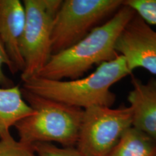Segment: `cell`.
Wrapping results in <instances>:
<instances>
[{
  "mask_svg": "<svg viewBox=\"0 0 156 156\" xmlns=\"http://www.w3.org/2000/svg\"><path fill=\"white\" fill-rule=\"evenodd\" d=\"M134 12L149 25L156 26V0H124Z\"/></svg>",
  "mask_w": 156,
  "mask_h": 156,
  "instance_id": "cell-12",
  "label": "cell"
},
{
  "mask_svg": "<svg viewBox=\"0 0 156 156\" xmlns=\"http://www.w3.org/2000/svg\"><path fill=\"white\" fill-rule=\"evenodd\" d=\"M32 146L37 156H83L75 147H59L52 143H36Z\"/></svg>",
  "mask_w": 156,
  "mask_h": 156,
  "instance_id": "cell-14",
  "label": "cell"
},
{
  "mask_svg": "<svg viewBox=\"0 0 156 156\" xmlns=\"http://www.w3.org/2000/svg\"><path fill=\"white\" fill-rule=\"evenodd\" d=\"M124 0H64L54 18L52 55L83 39L104 19L114 15Z\"/></svg>",
  "mask_w": 156,
  "mask_h": 156,
  "instance_id": "cell-4",
  "label": "cell"
},
{
  "mask_svg": "<svg viewBox=\"0 0 156 156\" xmlns=\"http://www.w3.org/2000/svg\"><path fill=\"white\" fill-rule=\"evenodd\" d=\"M135 12L124 5L106 23L67 49L51 55L36 77L54 80L83 77L93 66L112 61L119 55L116 44L124 27Z\"/></svg>",
  "mask_w": 156,
  "mask_h": 156,
  "instance_id": "cell-1",
  "label": "cell"
},
{
  "mask_svg": "<svg viewBox=\"0 0 156 156\" xmlns=\"http://www.w3.org/2000/svg\"><path fill=\"white\" fill-rule=\"evenodd\" d=\"M0 156H37L33 146L15 140L12 136L0 140Z\"/></svg>",
  "mask_w": 156,
  "mask_h": 156,
  "instance_id": "cell-13",
  "label": "cell"
},
{
  "mask_svg": "<svg viewBox=\"0 0 156 156\" xmlns=\"http://www.w3.org/2000/svg\"><path fill=\"white\" fill-rule=\"evenodd\" d=\"M107 156H156V141L131 126Z\"/></svg>",
  "mask_w": 156,
  "mask_h": 156,
  "instance_id": "cell-11",
  "label": "cell"
},
{
  "mask_svg": "<svg viewBox=\"0 0 156 156\" xmlns=\"http://www.w3.org/2000/svg\"><path fill=\"white\" fill-rule=\"evenodd\" d=\"M62 0H24L25 25L21 54L24 69L21 79L25 82L36 77L52 55L51 34L54 18Z\"/></svg>",
  "mask_w": 156,
  "mask_h": 156,
  "instance_id": "cell-5",
  "label": "cell"
},
{
  "mask_svg": "<svg viewBox=\"0 0 156 156\" xmlns=\"http://www.w3.org/2000/svg\"><path fill=\"white\" fill-rule=\"evenodd\" d=\"M127 99L132 112V126L156 141V79L144 83L132 76Z\"/></svg>",
  "mask_w": 156,
  "mask_h": 156,
  "instance_id": "cell-9",
  "label": "cell"
},
{
  "mask_svg": "<svg viewBox=\"0 0 156 156\" xmlns=\"http://www.w3.org/2000/svg\"><path fill=\"white\" fill-rule=\"evenodd\" d=\"M24 100L34 114L14 126L19 142L32 146L56 142L62 147H75L83 110L40 96L21 88Z\"/></svg>",
  "mask_w": 156,
  "mask_h": 156,
  "instance_id": "cell-3",
  "label": "cell"
},
{
  "mask_svg": "<svg viewBox=\"0 0 156 156\" xmlns=\"http://www.w3.org/2000/svg\"><path fill=\"white\" fill-rule=\"evenodd\" d=\"M33 114L34 110L23 98L19 85L0 87V140L11 136L12 126Z\"/></svg>",
  "mask_w": 156,
  "mask_h": 156,
  "instance_id": "cell-10",
  "label": "cell"
},
{
  "mask_svg": "<svg viewBox=\"0 0 156 156\" xmlns=\"http://www.w3.org/2000/svg\"><path fill=\"white\" fill-rule=\"evenodd\" d=\"M116 51L131 73L142 68L156 75V31L136 13L121 33Z\"/></svg>",
  "mask_w": 156,
  "mask_h": 156,
  "instance_id": "cell-7",
  "label": "cell"
},
{
  "mask_svg": "<svg viewBox=\"0 0 156 156\" xmlns=\"http://www.w3.org/2000/svg\"><path fill=\"white\" fill-rule=\"evenodd\" d=\"M25 25V10L20 0H0V41L11 62L12 74L24 69L21 41Z\"/></svg>",
  "mask_w": 156,
  "mask_h": 156,
  "instance_id": "cell-8",
  "label": "cell"
},
{
  "mask_svg": "<svg viewBox=\"0 0 156 156\" xmlns=\"http://www.w3.org/2000/svg\"><path fill=\"white\" fill-rule=\"evenodd\" d=\"M132 73L125 58L118 55L112 61L98 66L87 77L69 80L35 77L23 82V88L83 110L91 106L112 107L116 95L111 88L115 83Z\"/></svg>",
  "mask_w": 156,
  "mask_h": 156,
  "instance_id": "cell-2",
  "label": "cell"
},
{
  "mask_svg": "<svg viewBox=\"0 0 156 156\" xmlns=\"http://www.w3.org/2000/svg\"><path fill=\"white\" fill-rule=\"evenodd\" d=\"M4 65L7 66L10 71L12 67L11 62L9 61L8 55L6 52L2 43L0 41V87L9 88V87L14 86V85H13L14 83L4 73Z\"/></svg>",
  "mask_w": 156,
  "mask_h": 156,
  "instance_id": "cell-15",
  "label": "cell"
},
{
  "mask_svg": "<svg viewBox=\"0 0 156 156\" xmlns=\"http://www.w3.org/2000/svg\"><path fill=\"white\" fill-rule=\"evenodd\" d=\"M132 124L129 106H91L83 110L75 147L83 156H107Z\"/></svg>",
  "mask_w": 156,
  "mask_h": 156,
  "instance_id": "cell-6",
  "label": "cell"
}]
</instances>
